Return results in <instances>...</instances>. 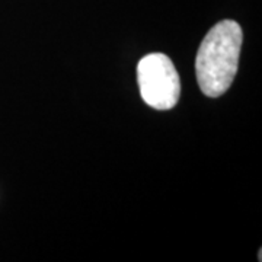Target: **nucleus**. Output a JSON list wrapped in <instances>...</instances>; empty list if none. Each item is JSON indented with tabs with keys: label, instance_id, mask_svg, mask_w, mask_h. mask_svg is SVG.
Instances as JSON below:
<instances>
[{
	"label": "nucleus",
	"instance_id": "2",
	"mask_svg": "<svg viewBox=\"0 0 262 262\" xmlns=\"http://www.w3.org/2000/svg\"><path fill=\"white\" fill-rule=\"evenodd\" d=\"M137 80L143 101L155 110H170L179 99L181 80L168 56L147 54L137 64Z\"/></svg>",
	"mask_w": 262,
	"mask_h": 262
},
{
	"label": "nucleus",
	"instance_id": "1",
	"mask_svg": "<svg viewBox=\"0 0 262 262\" xmlns=\"http://www.w3.org/2000/svg\"><path fill=\"white\" fill-rule=\"evenodd\" d=\"M242 39V28L229 19L207 32L195 58L196 80L203 94L217 98L230 88L237 72Z\"/></svg>",
	"mask_w": 262,
	"mask_h": 262
}]
</instances>
